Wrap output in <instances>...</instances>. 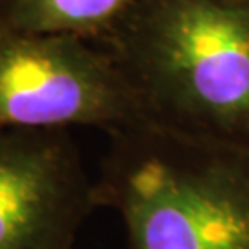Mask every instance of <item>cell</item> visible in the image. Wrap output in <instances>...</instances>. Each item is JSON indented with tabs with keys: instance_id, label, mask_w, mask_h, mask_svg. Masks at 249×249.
Instances as JSON below:
<instances>
[{
	"instance_id": "obj_1",
	"label": "cell",
	"mask_w": 249,
	"mask_h": 249,
	"mask_svg": "<svg viewBox=\"0 0 249 249\" xmlns=\"http://www.w3.org/2000/svg\"><path fill=\"white\" fill-rule=\"evenodd\" d=\"M96 43L122 69L146 122L249 146L246 0H133Z\"/></svg>"
},
{
	"instance_id": "obj_2",
	"label": "cell",
	"mask_w": 249,
	"mask_h": 249,
	"mask_svg": "<svg viewBox=\"0 0 249 249\" xmlns=\"http://www.w3.org/2000/svg\"><path fill=\"white\" fill-rule=\"evenodd\" d=\"M96 188L129 249H249V146L142 120L109 133Z\"/></svg>"
},
{
	"instance_id": "obj_3",
	"label": "cell",
	"mask_w": 249,
	"mask_h": 249,
	"mask_svg": "<svg viewBox=\"0 0 249 249\" xmlns=\"http://www.w3.org/2000/svg\"><path fill=\"white\" fill-rule=\"evenodd\" d=\"M135 92L104 46L69 34L0 30L2 129L100 127L142 122Z\"/></svg>"
},
{
	"instance_id": "obj_4",
	"label": "cell",
	"mask_w": 249,
	"mask_h": 249,
	"mask_svg": "<svg viewBox=\"0 0 249 249\" xmlns=\"http://www.w3.org/2000/svg\"><path fill=\"white\" fill-rule=\"evenodd\" d=\"M98 188L67 131L2 129L0 249H72Z\"/></svg>"
},
{
	"instance_id": "obj_5",
	"label": "cell",
	"mask_w": 249,
	"mask_h": 249,
	"mask_svg": "<svg viewBox=\"0 0 249 249\" xmlns=\"http://www.w3.org/2000/svg\"><path fill=\"white\" fill-rule=\"evenodd\" d=\"M133 0H0V30L17 34H69L96 41Z\"/></svg>"
},
{
	"instance_id": "obj_6",
	"label": "cell",
	"mask_w": 249,
	"mask_h": 249,
	"mask_svg": "<svg viewBox=\"0 0 249 249\" xmlns=\"http://www.w3.org/2000/svg\"><path fill=\"white\" fill-rule=\"evenodd\" d=\"M246 2H248V4H249V0H246Z\"/></svg>"
}]
</instances>
